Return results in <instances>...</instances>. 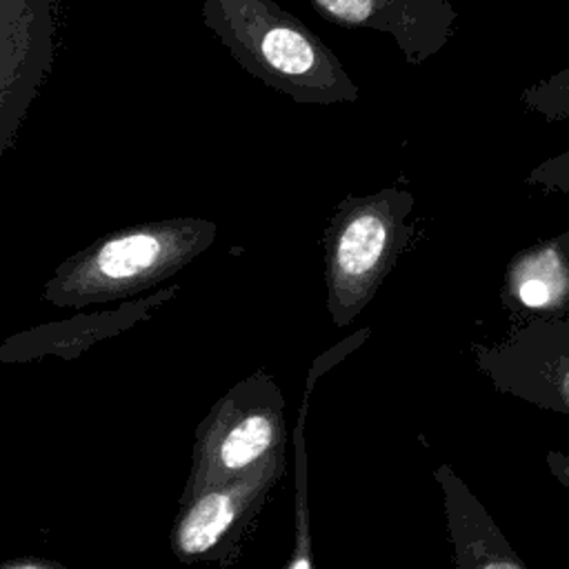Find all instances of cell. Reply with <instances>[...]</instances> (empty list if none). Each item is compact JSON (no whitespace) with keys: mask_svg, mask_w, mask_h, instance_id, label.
<instances>
[{"mask_svg":"<svg viewBox=\"0 0 569 569\" xmlns=\"http://www.w3.org/2000/svg\"><path fill=\"white\" fill-rule=\"evenodd\" d=\"M204 27L264 87L300 104L360 98L333 49L276 0H198Z\"/></svg>","mask_w":569,"mask_h":569,"instance_id":"1","label":"cell"},{"mask_svg":"<svg viewBox=\"0 0 569 569\" xmlns=\"http://www.w3.org/2000/svg\"><path fill=\"white\" fill-rule=\"evenodd\" d=\"M218 236L207 218L178 216L116 229L64 258L40 298L58 309H84L151 293L202 256Z\"/></svg>","mask_w":569,"mask_h":569,"instance_id":"2","label":"cell"},{"mask_svg":"<svg viewBox=\"0 0 569 569\" xmlns=\"http://www.w3.org/2000/svg\"><path fill=\"white\" fill-rule=\"evenodd\" d=\"M413 207V193L400 187L347 196L336 204L322 231L327 311L333 327L351 325L373 300L416 236V227L407 222Z\"/></svg>","mask_w":569,"mask_h":569,"instance_id":"3","label":"cell"},{"mask_svg":"<svg viewBox=\"0 0 569 569\" xmlns=\"http://www.w3.org/2000/svg\"><path fill=\"white\" fill-rule=\"evenodd\" d=\"M284 447V396L276 378L258 369L224 391L198 422L180 500L251 471Z\"/></svg>","mask_w":569,"mask_h":569,"instance_id":"4","label":"cell"},{"mask_svg":"<svg viewBox=\"0 0 569 569\" xmlns=\"http://www.w3.org/2000/svg\"><path fill=\"white\" fill-rule=\"evenodd\" d=\"M284 469V451H278L233 480L182 498L169 531L171 553L184 565H233Z\"/></svg>","mask_w":569,"mask_h":569,"instance_id":"5","label":"cell"},{"mask_svg":"<svg viewBox=\"0 0 569 569\" xmlns=\"http://www.w3.org/2000/svg\"><path fill=\"white\" fill-rule=\"evenodd\" d=\"M60 13L62 0H0V158L53 73Z\"/></svg>","mask_w":569,"mask_h":569,"instance_id":"6","label":"cell"},{"mask_svg":"<svg viewBox=\"0 0 569 569\" xmlns=\"http://www.w3.org/2000/svg\"><path fill=\"white\" fill-rule=\"evenodd\" d=\"M471 356L496 391L569 418V316L525 320L500 342H473Z\"/></svg>","mask_w":569,"mask_h":569,"instance_id":"7","label":"cell"},{"mask_svg":"<svg viewBox=\"0 0 569 569\" xmlns=\"http://www.w3.org/2000/svg\"><path fill=\"white\" fill-rule=\"evenodd\" d=\"M320 18L345 29L389 33L411 67L440 53L456 33L449 0H309Z\"/></svg>","mask_w":569,"mask_h":569,"instance_id":"8","label":"cell"},{"mask_svg":"<svg viewBox=\"0 0 569 569\" xmlns=\"http://www.w3.org/2000/svg\"><path fill=\"white\" fill-rule=\"evenodd\" d=\"M178 293L180 284H169L147 296L124 300L111 311L76 313L67 320L44 322L16 331L0 342V365H20L49 356L73 360L82 356L89 347L151 318L153 311L173 300Z\"/></svg>","mask_w":569,"mask_h":569,"instance_id":"9","label":"cell"},{"mask_svg":"<svg viewBox=\"0 0 569 569\" xmlns=\"http://www.w3.org/2000/svg\"><path fill=\"white\" fill-rule=\"evenodd\" d=\"M433 478L442 496L453 569H529L453 467L438 465Z\"/></svg>","mask_w":569,"mask_h":569,"instance_id":"10","label":"cell"},{"mask_svg":"<svg viewBox=\"0 0 569 569\" xmlns=\"http://www.w3.org/2000/svg\"><path fill=\"white\" fill-rule=\"evenodd\" d=\"M500 300L505 309L533 318H562L569 311V258L553 238L518 251L507 264Z\"/></svg>","mask_w":569,"mask_h":569,"instance_id":"11","label":"cell"},{"mask_svg":"<svg viewBox=\"0 0 569 569\" xmlns=\"http://www.w3.org/2000/svg\"><path fill=\"white\" fill-rule=\"evenodd\" d=\"M342 360V353L333 347L316 356L305 378V389L298 407L296 429H293V549L282 569H316L313 562V540H311V507H309V456L305 427L309 416V400L316 380Z\"/></svg>","mask_w":569,"mask_h":569,"instance_id":"12","label":"cell"},{"mask_svg":"<svg viewBox=\"0 0 569 569\" xmlns=\"http://www.w3.org/2000/svg\"><path fill=\"white\" fill-rule=\"evenodd\" d=\"M520 102L545 122L569 120V67L522 89Z\"/></svg>","mask_w":569,"mask_h":569,"instance_id":"13","label":"cell"},{"mask_svg":"<svg viewBox=\"0 0 569 569\" xmlns=\"http://www.w3.org/2000/svg\"><path fill=\"white\" fill-rule=\"evenodd\" d=\"M525 182L545 191L569 196V149L536 164L527 173Z\"/></svg>","mask_w":569,"mask_h":569,"instance_id":"14","label":"cell"},{"mask_svg":"<svg viewBox=\"0 0 569 569\" xmlns=\"http://www.w3.org/2000/svg\"><path fill=\"white\" fill-rule=\"evenodd\" d=\"M0 569H78V567H67L58 560L49 558H38V556H20L0 562Z\"/></svg>","mask_w":569,"mask_h":569,"instance_id":"15","label":"cell"},{"mask_svg":"<svg viewBox=\"0 0 569 569\" xmlns=\"http://www.w3.org/2000/svg\"><path fill=\"white\" fill-rule=\"evenodd\" d=\"M545 462H547V469L551 471V476L569 491V453L549 451Z\"/></svg>","mask_w":569,"mask_h":569,"instance_id":"16","label":"cell"},{"mask_svg":"<svg viewBox=\"0 0 569 569\" xmlns=\"http://www.w3.org/2000/svg\"><path fill=\"white\" fill-rule=\"evenodd\" d=\"M553 242H556V247L569 258V231H565V233H560V236H556L553 238Z\"/></svg>","mask_w":569,"mask_h":569,"instance_id":"17","label":"cell"}]
</instances>
